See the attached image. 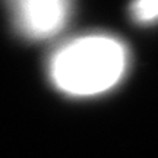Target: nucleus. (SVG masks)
I'll list each match as a JSON object with an SVG mask.
<instances>
[{
	"instance_id": "f257e3e1",
	"label": "nucleus",
	"mask_w": 158,
	"mask_h": 158,
	"mask_svg": "<svg viewBox=\"0 0 158 158\" xmlns=\"http://www.w3.org/2000/svg\"><path fill=\"white\" fill-rule=\"evenodd\" d=\"M130 53L124 41L107 32L75 37L51 53L47 75L59 92L89 98L117 86L127 73Z\"/></svg>"
},
{
	"instance_id": "7ed1b4c3",
	"label": "nucleus",
	"mask_w": 158,
	"mask_h": 158,
	"mask_svg": "<svg viewBox=\"0 0 158 158\" xmlns=\"http://www.w3.org/2000/svg\"><path fill=\"white\" fill-rule=\"evenodd\" d=\"M129 16L139 27L158 23V0H130Z\"/></svg>"
},
{
	"instance_id": "f03ea898",
	"label": "nucleus",
	"mask_w": 158,
	"mask_h": 158,
	"mask_svg": "<svg viewBox=\"0 0 158 158\" xmlns=\"http://www.w3.org/2000/svg\"><path fill=\"white\" fill-rule=\"evenodd\" d=\"M72 7V0H7L13 29L28 41L57 35L69 22Z\"/></svg>"
}]
</instances>
